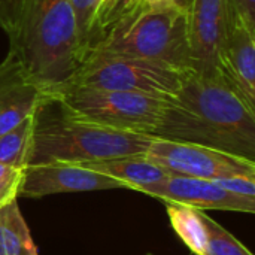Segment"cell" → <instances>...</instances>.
Masks as SVG:
<instances>
[{
	"label": "cell",
	"instance_id": "10",
	"mask_svg": "<svg viewBox=\"0 0 255 255\" xmlns=\"http://www.w3.org/2000/svg\"><path fill=\"white\" fill-rule=\"evenodd\" d=\"M121 188H127L121 181L94 172L81 164L52 161L25 166L19 194L39 199L51 194Z\"/></svg>",
	"mask_w": 255,
	"mask_h": 255
},
{
	"label": "cell",
	"instance_id": "19",
	"mask_svg": "<svg viewBox=\"0 0 255 255\" xmlns=\"http://www.w3.org/2000/svg\"><path fill=\"white\" fill-rule=\"evenodd\" d=\"M24 169L0 163V208L16 200L19 196Z\"/></svg>",
	"mask_w": 255,
	"mask_h": 255
},
{
	"label": "cell",
	"instance_id": "7",
	"mask_svg": "<svg viewBox=\"0 0 255 255\" xmlns=\"http://www.w3.org/2000/svg\"><path fill=\"white\" fill-rule=\"evenodd\" d=\"M154 164L167 175L199 179L255 176V161L214 148L154 137L146 152Z\"/></svg>",
	"mask_w": 255,
	"mask_h": 255
},
{
	"label": "cell",
	"instance_id": "21",
	"mask_svg": "<svg viewBox=\"0 0 255 255\" xmlns=\"http://www.w3.org/2000/svg\"><path fill=\"white\" fill-rule=\"evenodd\" d=\"M212 181L230 193L255 199V176H229Z\"/></svg>",
	"mask_w": 255,
	"mask_h": 255
},
{
	"label": "cell",
	"instance_id": "18",
	"mask_svg": "<svg viewBox=\"0 0 255 255\" xmlns=\"http://www.w3.org/2000/svg\"><path fill=\"white\" fill-rule=\"evenodd\" d=\"M202 220L208 233L205 255H253L245 245H242L221 224H218L214 218L208 217L205 211H202Z\"/></svg>",
	"mask_w": 255,
	"mask_h": 255
},
{
	"label": "cell",
	"instance_id": "16",
	"mask_svg": "<svg viewBox=\"0 0 255 255\" xmlns=\"http://www.w3.org/2000/svg\"><path fill=\"white\" fill-rule=\"evenodd\" d=\"M33 114L0 137V163L13 167L27 166L33 130Z\"/></svg>",
	"mask_w": 255,
	"mask_h": 255
},
{
	"label": "cell",
	"instance_id": "22",
	"mask_svg": "<svg viewBox=\"0 0 255 255\" xmlns=\"http://www.w3.org/2000/svg\"><path fill=\"white\" fill-rule=\"evenodd\" d=\"M193 0H130V3L126 6V9L123 10V15L126 13H133V12H139V10H143V9H151V7H163V6H175V7H179L182 10H187L190 9ZM118 16V18H120ZM117 18V19H118ZM115 19V21H117ZM111 27V25H109Z\"/></svg>",
	"mask_w": 255,
	"mask_h": 255
},
{
	"label": "cell",
	"instance_id": "12",
	"mask_svg": "<svg viewBox=\"0 0 255 255\" xmlns=\"http://www.w3.org/2000/svg\"><path fill=\"white\" fill-rule=\"evenodd\" d=\"M221 73L244 100L255 108V34L235 22L223 55Z\"/></svg>",
	"mask_w": 255,
	"mask_h": 255
},
{
	"label": "cell",
	"instance_id": "9",
	"mask_svg": "<svg viewBox=\"0 0 255 255\" xmlns=\"http://www.w3.org/2000/svg\"><path fill=\"white\" fill-rule=\"evenodd\" d=\"M134 191L148 194L163 202L187 205L200 211H230L254 214L255 199L230 193L214 181L167 175L164 179L137 187Z\"/></svg>",
	"mask_w": 255,
	"mask_h": 255
},
{
	"label": "cell",
	"instance_id": "1",
	"mask_svg": "<svg viewBox=\"0 0 255 255\" xmlns=\"http://www.w3.org/2000/svg\"><path fill=\"white\" fill-rule=\"evenodd\" d=\"M154 137L196 143L255 161V109L224 75L190 72L179 91L164 97Z\"/></svg>",
	"mask_w": 255,
	"mask_h": 255
},
{
	"label": "cell",
	"instance_id": "20",
	"mask_svg": "<svg viewBox=\"0 0 255 255\" xmlns=\"http://www.w3.org/2000/svg\"><path fill=\"white\" fill-rule=\"evenodd\" d=\"M232 19L255 34V0H229Z\"/></svg>",
	"mask_w": 255,
	"mask_h": 255
},
{
	"label": "cell",
	"instance_id": "17",
	"mask_svg": "<svg viewBox=\"0 0 255 255\" xmlns=\"http://www.w3.org/2000/svg\"><path fill=\"white\" fill-rule=\"evenodd\" d=\"M70 1L76 19L79 54H81V60L84 61L88 51L97 40L96 21H97V9L100 0H70Z\"/></svg>",
	"mask_w": 255,
	"mask_h": 255
},
{
	"label": "cell",
	"instance_id": "4",
	"mask_svg": "<svg viewBox=\"0 0 255 255\" xmlns=\"http://www.w3.org/2000/svg\"><path fill=\"white\" fill-rule=\"evenodd\" d=\"M87 55L130 57L191 70L187 10L163 6L126 13L111 24Z\"/></svg>",
	"mask_w": 255,
	"mask_h": 255
},
{
	"label": "cell",
	"instance_id": "5",
	"mask_svg": "<svg viewBox=\"0 0 255 255\" xmlns=\"http://www.w3.org/2000/svg\"><path fill=\"white\" fill-rule=\"evenodd\" d=\"M49 97L78 120L149 136L164 108V97L72 84L61 87Z\"/></svg>",
	"mask_w": 255,
	"mask_h": 255
},
{
	"label": "cell",
	"instance_id": "14",
	"mask_svg": "<svg viewBox=\"0 0 255 255\" xmlns=\"http://www.w3.org/2000/svg\"><path fill=\"white\" fill-rule=\"evenodd\" d=\"M0 255H39L16 200L0 208Z\"/></svg>",
	"mask_w": 255,
	"mask_h": 255
},
{
	"label": "cell",
	"instance_id": "3",
	"mask_svg": "<svg viewBox=\"0 0 255 255\" xmlns=\"http://www.w3.org/2000/svg\"><path fill=\"white\" fill-rule=\"evenodd\" d=\"M154 136L121 131L66 114L46 96L33 114L28 164L73 163L109 160L145 154Z\"/></svg>",
	"mask_w": 255,
	"mask_h": 255
},
{
	"label": "cell",
	"instance_id": "11",
	"mask_svg": "<svg viewBox=\"0 0 255 255\" xmlns=\"http://www.w3.org/2000/svg\"><path fill=\"white\" fill-rule=\"evenodd\" d=\"M46 97L13 54L0 63V137L30 117Z\"/></svg>",
	"mask_w": 255,
	"mask_h": 255
},
{
	"label": "cell",
	"instance_id": "13",
	"mask_svg": "<svg viewBox=\"0 0 255 255\" xmlns=\"http://www.w3.org/2000/svg\"><path fill=\"white\" fill-rule=\"evenodd\" d=\"M81 166L106 175L109 178L118 179L128 190H136L137 187L158 182L167 176V173L161 167L154 164L149 158H146L145 154L90 161L82 163Z\"/></svg>",
	"mask_w": 255,
	"mask_h": 255
},
{
	"label": "cell",
	"instance_id": "8",
	"mask_svg": "<svg viewBox=\"0 0 255 255\" xmlns=\"http://www.w3.org/2000/svg\"><path fill=\"white\" fill-rule=\"evenodd\" d=\"M187 16L191 70L199 75L220 73L233 24L229 0H193Z\"/></svg>",
	"mask_w": 255,
	"mask_h": 255
},
{
	"label": "cell",
	"instance_id": "6",
	"mask_svg": "<svg viewBox=\"0 0 255 255\" xmlns=\"http://www.w3.org/2000/svg\"><path fill=\"white\" fill-rule=\"evenodd\" d=\"M190 72L140 58L87 55L66 85L170 97L179 91Z\"/></svg>",
	"mask_w": 255,
	"mask_h": 255
},
{
	"label": "cell",
	"instance_id": "2",
	"mask_svg": "<svg viewBox=\"0 0 255 255\" xmlns=\"http://www.w3.org/2000/svg\"><path fill=\"white\" fill-rule=\"evenodd\" d=\"M6 34L9 51L46 96L69 84L82 61L70 0H15Z\"/></svg>",
	"mask_w": 255,
	"mask_h": 255
},
{
	"label": "cell",
	"instance_id": "24",
	"mask_svg": "<svg viewBox=\"0 0 255 255\" xmlns=\"http://www.w3.org/2000/svg\"><path fill=\"white\" fill-rule=\"evenodd\" d=\"M130 3V0H117V3H115V7H114V10L111 12V16H109V21H108V27H106V30L109 28V25L123 13V10L126 9V6ZM105 30V31H106Z\"/></svg>",
	"mask_w": 255,
	"mask_h": 255
},
{
	"label": "cell",
	"instance_id": "23",
	"mask_svg": "<svg viewBox=\"0 0 255 255\" xmlns=\"http://www.w3.org/2000/svg\"><path fill=\"white\" fill-rule=\"evenodd\" d=\"M15 0H0V28L7 31L12 22Z\"/></svg>",
	"mask_w": 255,
	"mask_h": 255
},
{
	"label": "cell",
	"instance_id": "15",
	"mask_svg": "<svg viewBox=\"0 0 255 255\" xmlns=\"http://www.w3.org/2000/svg\"><path fill=\"white\" fill-rule=\"evenodd\" d=\"M172 229L194 255H205L208 233L202 220V211L173 202H164Z\"/></svg>",
	"mask_w": 255,
	"mask_h": 255
}]
</instances>
